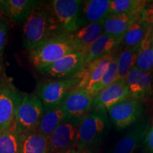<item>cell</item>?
<instances>
[{
	"instance_id": "1f68e13d",
	"label": "cell",
	"mask_w": 153,
	"mask_h": 153,
	"mask_svg": "<svg viewBox=\"0 0 153 153\" xmlns=\"http://www.w3.org/2000/svg\"><path fill=\"white\" fill-rule=\"evenodd\" d=\"M142 19L150 26H153V4L145 8L142 14Z\"/></svg>"
},
{
	"instance_id": "4dcf8cb0",
	"label": "cell",
	"mask_w": 153,
	"mask_h": 153,
	"mask_svg": "<svg viewBox=\"0 0 153 153\" xmlns=\"http://www.w3.org/2000/svg\"><path fill=\"white\" fill-rule=\"evenodd\" d=\"M145 148L148 153H153V122L152 126L149 130V132L145 137V142L143 143Z\"/></svg>"
},
{
	"instance_id": "7402d4cb",
	"label": "cell",
	"mask_w": 153,
	"mask_h": 153,
	"mask_svg": "<svg viewBox=\"0 0 153 153\" xmlns=\"http://www.w3.org/2000/svg\"><path fill=\"white\" fill-rule=\"evenodd\" d=\"M152 28L143 20L142 16L134 22L124 34L122 43L127 48H132L139 45L144 39L149 30Z\"/></svg>"
},
{
	"instance_id": "9a60e30c",
	"label": "cell",
	"mask_w": 153,
	"mask_h": 153,
	"mask_svg": "<svg viewBox=\"0 0 153 153\" xmlns=\"http://www.w3.org/2000/svg\"><path fill=\"white\" fill-rule=\"evenodd\" d=\"M109 4L110 0H82L78 28L104 21L108 16Z\"/></svg>"
},
{
	"instance_id": "e0dca14e",
	"label": "cell",
	"mask_w": 153,
	"mask_h": 153,
	"mask_svg": "<svg viewBox=\"0 0 153 153\" xmlns=\"http://www.w3.org/2000/svg\"><path fill=\"white\" fill-rule=\"evenodd\" d=\"M123 38L103 33L84 55L85 67L99 58L111 54L113 51L122 43Z\"/></svg>"
},
{
	"instance_id": "3957f363",
	"label": "cell",
	"mask_w": 153,
	"mask_h": 153,
	"mask_svg": "<svg viewBox=\"0 0 153 153\" xmlns=\"http://www.w3.org/2000/svg\"><path fill=\"white\" fill-rule=\"evenodd\" d=\"M74 51L69 33H60L28 51V55L30 65L39 72Z\"/></svg>"
},
{
	"instance_id": "ac0fdd59",
	"label": "cell",
	"mask_w": 153,
	"mask_h": 153,
	"mask_svg": "<svg viewBox=\"0 0 153 153\" xmlns=\"http://www.w3.org/2000/svg\"><path fill=\"white\" fill-rule=\"evenodd\" d=\"M143 13L132 12L128 14L110 15L105 19L103 33L114 36L123 37L129 26L136 19L142 16Z\"/></svg>"
},
{
	"instance_id": "44dd1931",
	"label": "cell",
	"mask_w": 153,
	"mask_h": 153,
	"mask_svg": "<svg viewBox=\"0 0 153 153\" xmlns=\"http://www.w3.org/2000/svg\"><path fill=\"white\" fill-rule=\"evenodd\" d=\"M135 67L141 71L150 72L153 68V36L152 28L140 43Z\"/></svg>"
},
{
	"instance_id": "8992f818",
	"label": "cell",
	"mask_w": 153,
	"mask_h": 153,
	"mask_svg": "<svg viewBox=\"0 0 153 153\" xmlns=\"http://www.w3.org/2000/svg\"><path fill=\"white\" fill-rule=\"evenodd\" d=\"M111 123L117 130L131 127L141 118L143 104L140 99L128 97L106 110Z\"/></svg>"
},
{
	"instance_id": "8fae6325",
	"label": "cell",
	"mask_w": 153,
	"mask_h": 153,
	"mask_svg": "<svg viewBox=\"0 0 153 153\" xmlns=\"http://www.w3.org/2000/svg\"><path fill=\"white\" fill-rule=\"evenodd\" d=\"M22 97V94L14 86L9 82H4L0 92V132L13 125Z\"/></svg>"
},
{
	"instance_id": "484cf974",
	"label": "cell",
	"mask_w": 153,
	"mask_h": 153,
	"mask_svg": "<svg viewBox=\"0 0 153 153\" xmlns=\"http://www.w3.org/2000/svg\"><path fill=\"white\" fill-rule=\"evenodd\" d=\"M139 45L132 48H127L117 57L118 79L126 78L129 72L135 67Z\"/></svg>"
},
{
	"instance_id": "603a6c76",
	"label": "cell",
	"mask_w": 153,
	"mask_h": 153,
	"mask_svg": "<svg viewBox=\"0 0 153 153\" xmlns=\"http://www.w3.org/2000/svg\"><path fill=\"white\" fill-rule=\"evenodd\" d=\"M20 153H48V138L36 131L22 135Z\"/></svg>"
},
{
	"instance_id": "f546056e",
	"label": "cell",
	"mask_w": 153,
	"mask_h": 153,
	"mask_svg": "<svg viewBox=\"0 0 153 153\" xmlns=\"http://www.w3.org/2000/svg\"><path fill=\"white\" fill-rule=\"evenodd\" d=\"M9 26L8 23L6 22L0 26V55L4 50L6 43H7V36H8Z\"/></svg>"
},
{
	"instance_id": "d6a6232c",
	"label": "cell",
	"mask_w": 153,
	"mask_h": 153,
	"mask_svg": "<svg viewBox=\"0 0 153 153\" xmlns=\"http://www.w3.org/2000/svg\"><path fill=\"white\" fill-rule=\"evenodd\" d=\"M4 0H0V17H4Z\"/></svg>"
},
{
	"instance_id": "5b68a950",
	"label": "cell",
	"mask_w": 153,
	"mask_h": 153,
	"mask_svg": "<svg viewBox=\"0 0 153 153\" xmlns=\"http://www.w3.org/2000/svg\"><path fill=\"white\" fill-rule=\"evenodd\" d=\"M80 82V78L62 80H47L38 84L36 94L41 99L44 109L60 106L66 95L74 89Z\"/></svg>"
},
{
	"instance_id": "5bb4252c",
	"label": "cell",
	"mask_w": 153,
	"mask_h": 153,
	"mask_svg": "<svg viewBox=\"0 0 153 153\" xmlns=\"http://www.w3.org/2000/svg\"><path fill=\"white\" fill-rule=\"evenodd\" d=\"M114 57L111 53L86 65L83 70L78 74L80 82L74 89H85L88 92L100 81Z\"/></svg>"
},
{
	"instance_id": "d6986e66",
	"label": "cell",
	"mask_w": 153,
	"mask_h": 153,
	"mask_svg": "<svg viewBox=\"0 0 153 153\" xmlns=\"http://www.w3.org/2000/svg\"><path fill=\"white\" fill-rule=\"evenodd\" d=\"M38 2L36 0H4V15L15 24L24 22Z\"/></svg>"
},
{
	"instance_id": "277c9868",
	"label": "cell",
	"mask_w": 153,
	"mask_h": 153,
	"mask_svg": "<svg viewBox=\"0 0 153 153\" xmlns=\"http://www.w3.org/2000/svg\"><path fill=\"white\" fill-rule=\"evenodd\" d=\"M44 111L43 105L36 94H24L12 125L17 133L22 135L36 131Z\"/></svg>"
},
{
	"instance_id": "9c48e42d",
	"label": "cell",
	"mask_w": 153,
	"mask_h": 153,
	"mask_svg": "<svg viewBox=\"0 0 153 153\" xmlns=\"http://www.w3.org/2000/svg\"><path fill=\"white\" fill-rule=\"evenodd\" d=\"M93 99L85 89H74L70 91L61 104L67 120L81 123L92 108Z\"/></svg>"
},
{
	"instance_id": "d4e9b609",
	"label": "cell",
	"mask_w": 153,
	"mask_h": 153,
	"mask_svg": "<svg viewBox=\"0 0 153 153\" xmlns=\"http://www.w3.org/2000/svg\"><path fill=\"white\" fill-rule=\"evenodd\" d=\"M22 135L11 126L0 132V153H20Z\"/></svg>"
},
{
	"instance_id": "ffe728a7",
	"label": "cell",
	"mask_w": 153,
	"mask_h": 153,
	"mask_svg": "<svg viewBox=\"0 0 153 153\" xmlns=\"http://www.w3.org/2000/svg\"><path fill=\"white\" fill-rule=\"evenodd\" d=\"M66 120V115L61 106L45 110L36 131L48 138L57 128Z\"/></svg>"
},
{
	"instance_id": "52a82bcc",
	"label": "cell",
	"mask_w": 153,
	"mask_h": 153,
	"mask_svg": "<svg viewBox=\"0 0 153 153\" xmlns=\"http://www.w3.org/2000/svg\"><path fill=\"white\" fill-rule=\"evenodd\" d=\"M84 68L85 56L74 51L38 72L48 80H62L76 77Z\"/></svg>"
},
{
	"instance_id": "83f0119b",
	"label": "cell",
	"mask_w": 153,
	"mask_h": 153,
	"mask_svg": "<svg viewBox=\"0 0 153 153\" xmlns=\"http://www.w3.org/2000/svg\"><path fill=\"white\" fill-rule=\"evenodd\" d=\"M139 73L140 70H138L136 67H134L126 76L125 79L129 91L130 97L140 100L145 97V94L141 87Z\"/></svg>"
},
{
	"instance_id": "7c38bea8",
	"label": "cell",
	"mask_w": 153,
	"mask_h": 153,
	"mask_svg": "<svg viewBox=\"0 0 153 153\" xmlns=\"http://www.w3.org/2000/svg\"><path fill=\"white\" fill-rule=\"evenodd\" d=\"M150 130L148 117H143L131 126L122 138L116 143L111 153H134L145 142Z\"/></svg>"
},
{
	"instance_id": "ba28073f",
	"label": "cell",
	"mask_w": 153,
	"mask_h": 153,
	"mask_svg": "<svg viewBox=\"0 0 153 153\" xmlns=\"http://www.w3.org/2000/svg\"><path fill=\"white\" fill-rule=\"evenodd\" d=\"M82 0H53L48 4L61 33L78 29V18Z\"/></svg>"
},
{
	"instance_id": "d590c367",
	"label": "cell",
	"mask_w": 153,
	"mask_h": 153,
	"mask_svg": "<svg viewBox=\"0 0 153 153\" xmlns=\"http://www.w3.org/2000/svg\"><path fill=\"white\" fill-rule=\"evenodd\" d=\"M3 84H4V82L1 81V79H0V92H1V88H2Z\"/></svg>"
},
{
	"instance_id": "f1b7e54d",
	"label": "cell",
	"mask_w": 153,
	"mask_h": 153,
	"mask_svg": "<svg viewBox=\"0 0 153 153\" xmlns=\"http://www.w3.org/2000/svg\"><path fill=\"white\" fill-rule=\"evenodd\" d=\"M140 82L141 87L144 91L145 97H148L152 94V85H151V78L150 72L141 71L140 70L139 73Z\"/></svg>"
},
{
	"instance_id": "4316f807",
	"label": "cell",
	"mask_w": 153,
	"mask_h": 153,
	"mask_svg": "<svg viewBox=\"0 0 153 153\" xmlns=\"http://www.w3.org/2000/svg\"><path fill=\"white\" fill-rule=\"evenodd\" d=\"M118 79V68H117V57H114L109 64L108 70L105 72L104 76L98 83L88 91L91 97H94L98 94L101 91L106 89L108 86L116 82Z\"/></svg>"
},
{
	"instance_id": "cb8c5ba5",
	"label": "cell",
	"mask_w": 153,
	"mask_h": 153,
	"mask_svg": "<svg viewBox=\"0 0 153 153\" xmlns=\"http://www.w3.org/2000/svg\"><path fill=\"white\" fill-rule=\"evenodd\" d=\"M146 4V1L141 0H111L110 1L108 16L132 12L143 13Z\"/></svg>"
},
{
	"instance_id": "e575fe53",
	"label": "cell",
	"mask_w": 153,
	"mask_h": 153,
	"mask_svg": "<svg viewBox=\"0 0 153 153\" xmlns=\"http://www.w3.org/2000/svg\"><path fill=\"white\" fill-rule=\"evenodd\" d=\"M77 153H94V152H93L91 150H82V151H79V152H77Z\"/></svg>"
},
{
	"instance_id": "30bf717a",
	"label": "cell",
	"mask_w": 153,
	"mask_h": 153,
	"mask_svg": "<svg viewBox=\"0 0 153 153\" xmlns=\"http://www.w3.org/2000/svg\"><path fill=\"white\" fill-rule=\"evenodd\" d=\"M79 123L66 120L48 138V153H70L75 148Z\"/></svg>"
},
{
	"instance_id": "2e32d148",
	"label": "cell",
	"mask_w": 153,
	"mask_h": 153,
	"mask_svg": "<svg viewBox=\"0 0 153 153\" xmlns=\"http://www.w3.org/2000/svg\"><path fill=\"white\" fill-rule=\"evenodd\" d=\"M104 21L87 25L69 33V37L76 51L85 54L91 45L103 33Z\"/></svg>"
},
{
	"instance_id": "8d00e7d4",
	"label": "cell",
	"mask_w": 153,
	"mask_h": 153,
	"mask_svg": "<svg viewBox=\"0 0 153 153\" xmlns=\"http://www.w3.org/2000/svg\"><path fill=\"white\" fill-rule=\"evenodd\" d=\"M70 153H77V151L75 150H73Z\"/></svg>"
},
{
	"instance_id": "4fadbf2b",
	"label": "cell",
	"mask_w": 153,
	"mask_h": 153,
	"mask_svg": "<svg viewBox=\"0 0 153 153\" xmlns=\"http://www.w3.org/2000/svg\"><path fill=\"white\" fill-rule=\"evenodd\" d=\"M128 97L130 94L125 78H120L94 97L91 109L107 110Z\"/></svg>"
},
{
	"instance_id": "6da1fadb",
	"label": "cell",
	"mask_w": 153,
	"mask_h": 153,
	"mask_svg": "<svg viewBox=\"0 0 153 153\" xmlns=\"http://www.w3.org/2000/svg\"><path fill=\"white\" fill-rule=\"evenodd\" d=\"M48 2L39 1L23 25V45L28 51L60 34Z\"/></svg>"
},
{
	"instance_id": "836d02e7",
	"label": "cell",
	"mask_w": 153,
	"mask_h": 153,
	"mask_svg": "<svg viewBox=\"0 0 153 153\" xmlns=\"http://www.w3.org/2000/svg\"><path fill=\"white\" fill-rule=\"evenodd\" d=\"M6 22H7V21L4 17H0V26H1L3 24H4Z\"/></svg>"
},
{
	"instance_id": "7a4b0ae2",
	"label": "cell",
	"mask_w": 153,
	"mask_h": 153,
	"mask_svg": "<svg viewBox=\"0 0 153 153\" xmlns=\"http://www.w3.org/2000/svg\"><path fill=\"white\" fill-rule=\"evenodd\" d=\"M110 126L106 110L91 109L79 125L75 150H91L100 145Z\"/></svg>"
}]
</instances>
